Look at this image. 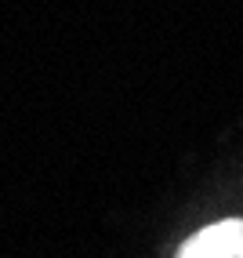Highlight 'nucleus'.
Segmentation results:
<instances>
[{
  "mask_svg": "<svg viewBox=\"0 0 243 258\" xmlns=\"http://www.w3.org/2000/svg\"><path fill=\"white\" fill-rule=\"evenodd\" d=\"M175 258H243V218H225L200 229Z\"/></svg>",
  "mask_w": 243,
  "mask_h": 258,
  "instance_id": "nucleus-1",
  "label": "nucleus"
}]
</instances>
